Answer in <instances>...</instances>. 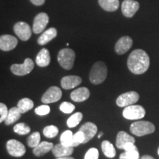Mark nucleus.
<instances>
[{"instance_id":"obj_1","label":"nucleus","mask_w":159,"mask_h":159,"mask_svg":"<svg viewBox=\"0 0 159 159\" xmlns=\"http://www.w3.org/2000/svg\"><path fill=\"white\" fill-rule=\"evenodd\" d=\"M150 57L143 49H135L130 53L128 59V67L135 75L144 74L150 66Z\"/></svg>"},{"instance_id":"obj_2","label":"nucleus","mask_w":159,"mask_h":159,"mask_svg":"<svg viewBox=\"0 0 159 159\" xmlns=\"http://www.w3.org/2000/svg\"><path fill=\"white\" fill-rule=\"evenodd\" d=\"M108 75V69L105 63L98 61L93 65L89 74V80L93 84L99 85L104 82Z\"/></svg>"},{"instance_id":"obj_3","label":"nucleus","mask_w":159,"mask_h":159,"mask_svg":"<svg viewBox=\"0 0 159 159\" xmlns=\"http://www.w3.org/2000/svg\"><path fill=\"white\" fill-rule=\"evenodd\" d=\"M130 130L131 134L140 137L154 133L156 127L152 123L148 121H138L131 124Z\"/></svg>"},{"instance_id":"obj_4","label":"nucleus","mask_w":159,"mask_h":159,"mask_svg":"<svg viewBox=\"0 0 159 159\" xmlns=\"http://www.w3.org/2000/svg\"><path fill=\"white\" fill-rule=\"evenodd\" d=\"M75 59V52L71 49L65 48L60 50L57 55V61L60 66L66 70H70L74 66Z\"/></svg>"},{"instance_id":"obj_5","label":"nucleus","mask_w":159,"mask_h":159,"mask_svg":"<svg viewBox=\"0 0 159 159\" xmlns=\"http://www.w3.org/2000/svg\"><path fill=\"white\" fill-rule=\"evenodd\" d=\"M146 114L145 109L142 105H132L125 107L123 110L122 115L124 118L128 120H136L144 117Z\"/></svg>"},{"instance_id":"obj_6","label":"nucleus","mask_w":159,"mask_h":159,"mask_svg":"<svg viewBox=\"0 0 159 159\" xmlns=\"http://www.w3.org/2000/svg\"><path fill=\"white\" fill-rule=\"evenodd\" d=\"M34 69V63L30 58H26L22 64H13L11 66V70L13 75L17 76H24L28 75Z\"/></svg>"},{"instance_id":"obj_7","label":"nucleus","mask_w":159,"mask_h":159,"mask_svg":"<svg viewBox=\"0 0 159 159\" xmlns=\"http://www.w3.org/2000/svg\"><path fill=\"white\" fill-rule=\"evenodd\" d=\"M139 99V94L136 91H128L119 95L117 97L116 103L119 107L125 108L129 105H134Z\"/></svg>"},{"instance_id":"obj_8","label":"nucleus","mask_w":159,"mask_h":159,"mask_svg":"<svg viewBox=\"0 0 159 159\" xmlns=\"http://www.w3.org/2000/svg\"><path fill=\"white\" fill-rule=\"evenodd\" d=\"M6 148L9 155L13 157H21L26 152L25 145L16 139H11L7 141Z\"/></svg>"},{"instance_id":"obj_9","label":"nucleus","mask_w":159,"mask_h":159,"mask_svg":"<svg viewBox=\"0 0 159 159\" xmlns=\"http://www.w3.org/2000/svg\"><path fill=\"white\" fill-rule=\"evenodd\" d=\"M62 97V91L57 86H52L47 89V91L41 97V102L44 104L53 103L60 100Z\"/></svg>"},{"instance_id":"obj_10","label":"nucleus","mask_w":159,"mask_h":159,"mask_svg":"<svg viewBox=\"0 0 159 159\" xmlns=\"http://www.w3.org/2000/svg\"><path fill=\"white\" fill-rule=\"evenodd\" d=\"M13 30L16 35L19 38L21 41H26L30 39L32 35L31 27L28 24L24 22V21H19L15 24L13 27Z\"/></svg>"},{"instance_id":"obj_11","label":"nucleus","mask_w":159,"mask_h":159,"mask_svg":"<svg viewBox=\"0 0 159 159\" xmlns=\"http://www.w3.org/2000/svg\"><path fill=\"white\" fill-rule=\"evenodd\" d=\"M49 23V16L47 13H40L35 17L33 21V31L35 34L42 33Z\"/></svg>"},{"instance_id":"obj_12","label":"nucleus","mask_w":159,"mask_h":159,"mask_svg":"<svg viewBox=\"0 0 159 159\" xmlns=\"http://www.w3.org/2000/svg\"><path fill=\"white\" fill-rule=\"evenodd\" d=\"M139 9V3L135 0H125L122 4V12L127 18H131Z\"/></svg>"},{"instance_id":"obj_13","label":"nucleus","mask_w":159,"mask_h":159,"mask_svg":"<svg viewBox=\"0 0 159 159\" xmlns=\"http://www.w3.org/2000/svg\"><path fill=\"white\" fill-rule=\"evenodd\" d=\"M133 45V40L129 36L120 38L115 44V52L118 55H123L126 53L131 48Z\"/></svg>"},{"instance_id":"obj_14","label":"nucleus","mask_w":159,"mask_h":159,"mask_svg":"<svg viewBox=\"0 0 159 159\" xmlns=\"http://www.w3.org/2000/svg\"><path fill=\"white\" fill-rule=\"evenodd\" d=\"M18 44V40L11 35H3L0 37V49L2 51H11Z\"/></svg>"},{"instance_id":"obj_15","label":"nucleus","mask_w":159,"mask_h":159,"mask_svg":"<svg viewBox=\"0 0 159 159\" xmlns=\"http://www.w3.org/2000/svg\"><path fill=\"white\" fill-rule=\"evenodd\" d=\"M82 82V79L80 77L76 75H69V76L63 77L61 80V86L63 89L69 90V89H74L77 85L80 84Z\"/></svg>"},{"instance_id":"obj_16","label":"nucleus","mask_w":159,"mask_h":159,"mask_svg":"<svg viewBox=\"0 0 159 159\" xmlns=\"http://www.w3.org/2000/svg\"><path fill=\"white\" fill-rule=\"evenodd\" d=\"M90 97V91L88 88L80 87V88L75 89L71 93L70 97L74 102H81L88 99Z\"/></svg>"},{"instance_id":"obj_17","label":"nucleus","mask_w":159,"mask_h":159,"mask_svg":"<svg viewBox=\"0 0 159 159\" xmlns=\"http://www.w3.org/2000/svg\"><path fill=\"white\" fill-rule=\"evenodd\" d=\"M79 130L83 131L85 134V142L84 144L87 143L91 139L94 138L95 135L97 133V125L92 122H85L80 127Z\"/></svg>"},{"instance_id":"obj_18","label":"nucleus","mask_w":159,"mask_h":159,"mask_svg":"<svg viewBox=\"0 0 159 159\" xmlns=\"http://www.w3.org/2000/svg\"><path fill=\"white\" fill-rule=\"evenodd\" d=\"M52 154L56 158H61V157L70 156L74 152V148L69 146H65L63 144H57L53 147L52 150Z\"/></svg>"},{"instance_id":"obj_19","label":"nucleus","mask_w":159,"mask_h":159,"mask_svg":"<svg viewBox=\"0 0 159 159\" xmlns=\"http://www.w3.org/2000/svg\"><path fill=\"white\" fill-rule=\"evenodd\" d=\"M51 61L50 54L47 49L43 48L38 53L36 59H35V63L40 67H46L47 66Z\"/></svg>"},{"instance_id":"obj_20","label":"nucleus","mask_w":159,"mask_h":159,"mask_svg":"<svg viewBox=\"0 0 159 159\" xmlns=\"http://www.w3.org/2000/svg\"><path fill=\"white\" fill-rule=\"evenodd\" d=\"M57 30L54 28V27H51V28L43 32L42 34H41V36L38 39V43L41 46L47 44V43H49L52 40L54 39L57 36Z\"/></svg>"},{"instance_id":"obj_21","label":"nucleus","mask_w":159,"mask_h":159,"mask_svg":"<svg viewBox=\"0 0 159 159\" xmlns=\"http://www.w3.org/2000/svg\"><path fill=\"white\" fill-rule=\"evenodd\" d=\"M135 142H136L135 139L130 135L127 134L125 131H119L116 136V146L118 149H122L123 150V147L125 144L128 142L135 143Z\"/></svg>"},{"instance_id":"obj_22","label":"nucleus","mask_w":159,"mask_h":159,"mask_svg":"<svg viewBox=\"0 0 159 159\" xmlns=\"http://www.w3.org/2000/svg\"><path fill=\"white\" fill-rule=\"evenodd\" d=\"M53 145L52 143L48 142H40L39 145H37L35 148H34L33 150V154L37 157H41L43 156V155L47 154L49 151L52 150Z\"/></svg>"},{"instance_id":"obj_23","label":"nucleus","mask_w":159,"mask_h":159,"mask_svg":"<svg viewBox=\"0 0 159 159\" xmlns=\"http://www.w3.org/2000/svg\"><path fill=\"white\" fill-rule=\"evenodd\" d=\"M98 2L103 10L108 12L116 11L119 7V0H98Z\"/></svg>"},{"instance_id":"obj_24","label":"nucleus","mask_w":159,"mask_h":159,"mask_svg":"<svg viewBox=\"0 0 159 159\" xmlns=\"http://www.w3.org/2000/svg\"><path fill=\"white\" fill-rule=\"evenodd\" d=\"M21 116V113L19 110L18 107H13L9 110L8 115L4 122L6 125H11L19 120Z\"/></svg>"},{"instance_id":"obj_25","label":"nucleus","mask_w":159,"mask_h":159,"mask_svg":"<svg viewBox=\"0 0 159 159\" xmlns=\"http://www.w3.org/2000/svg\"><path fill=\"white\" fill-rule=\"evenodd\" d=\"M101 148H102V152L108 158H113L116 156V150H115L114 145L111 144L109 141H103L102 144H101Z\"/></svg>"},{"instance_id":"obj_26","label":"nucleus","mask_w":159,"mask_h":159,"mask_svg":"<svg viewBox=\"0 0 159 159\" xmlns=\"http://www.w3.org/2000/svg\"><path fill=\"white\" fill-rule=\"evenodd\" d=\"M34 106V103H33V100L29 98H23L20 99L17 104V107L19 110L21 111V114H25V113L27 112Z\"/></svg>"},{"instance_id":"obj_27","label":"nucleus","mask_w":159,"mask_h":159,"mask_svg":"<svg viewBox=\"0 0 159 159\" xmlns=\"http://www.w3.org/2000/svg\"><path fill=\"white\" fill-rule=\"evenodd\" d=\"M83 114L80 112H77L73 115H71L66 122L67 126L70 128L76 127L77 125L81 122V120H82L83 119Z\"/></svg>"},{"instance_id":"obj_28","label":"nucleus","mask_w":159,"mask_h":159,"mask_svg":"<svg viewBox=\"0 0 159 159\" xmlns=\"http://www.w3.org/2000/svg\"><path fill=\"white\" fill-rule=\"evenodd\" d=\"M73 133L71 130H66L61 134L60 141H61V144H63L65 146L71 147L73 142Z\"/></svg>"},{"instance_id":"obj_29","label":"nucleus","mask_w":159,"mask_h":159,"mask_svg":"<svg viewBox=\"0 0 159 159\" xmlns=\"http://www.w3.org/2000/svg\"><path fill=\"white\" fill-rule=\"evenodd\" d=\"M41 142V135H40L39 132H34L30 136H29L27 138V145L30 148H35L37 145L40 144Z\"/></svg>"},{"instance_id":"obj_30","label":"nucleus","mask_w":159,"mask_h":159,"mask_svg":"<svg viewBox=\"0 0 159 159\" xmlns=\"http://www.w3.org/2000/svg\"><path fill=\"white\" fill-rule=\"evenodd\" d=\"M13 130H14L16 134L23 136V135L28 134L30 132L31 129L25 123H19V124H16L13 127Z\"/></svg>"},{"instance_id":"obj_31","label":"nucleus","mask_w":159,"mask_h":159,"mask_svg":"<svg viewBox=\"0 0 159 159\" xmlns=\"http://www.w3.org/2000/svg\"><path fill=\"white\" fill-rule=\"evenodd\" d=\"M58 128L55 125H48L43 130V134L47 138H54L58 134Z\"/></svg>"},{"instance_id":"obj_32","label":"nucleus","mask_w":159,"mask_h":159,"mask_svg":"<svg viewBox=\"0 0 159 159\" xmlns=\"http://www.w3.org/2000/svg\"><path fill=\"white\" fill-rule=\"evenodd\" d=\"M85 139L84 133L81 130L77 131L76 134H75L74 136H73V142L71 147L75 148V147H77L80 144H84Z\"/></svg>"},{"instance_id":"obj_33","label":"nucleus","mask_w":159,"mask_h":159,"mask_svg":"<svg viewBox=\"0 0 159 159\" xmlns=\"http://www.w3.org/2000/svg\"><path fill=\"white\" fill-rule=\"evenodd\" d=\"M119 159H139V152L138 150L132 151H125L121 153Z\"/></svg>"},{"instance_id":"obj_34","label":"nucleus","mask_w":159,"mask_h":159,"mask_svg":"<svg viewBox=\"0 0 159 159\" xmlns=\"http://www.w3.org/2000/svg\"><path fill=\"white\" fill-rule=\"evenodd\" d=\"M75 106L68 102H63L60 105V110L64 114H71L75 111Z\"/></svg>"},{"instance_id":"obj_35","label":"nucleus","mask_w":159,"mask_h":159,"mask_svg":"<svg viewBox=\"0 0 159 159\" xmlns=\"http://www.w3.org/2000/svg\"><path fill=\"white\" fill-rule=\"evenodd\" d=\"M50 112V108L47 105H42L35 109V113L39 116H45Z\"/></svg>"},{"instance_id":"obj_36","label":"nucleus","mask_w":159,"mask_h":159,"mask_svg":"<svg viewBox=\"0 0 159 159\" xmlns=\"http://www.w3.org/2000/svg\"><path fill=\"white\" fill-rule=\"evenodd\" d=\"M84 159H99V151L97 148H90L85 154Z\"/></svg>"},{"instance_id":"obj_37","label":"nucleus","mask_w":159,"mask_h":159,"mask_svg":"<svg viewBox=\"0 0 159 159\" xmlns=\"http://www.w3.org/2000/svg\"><path fill=\"white\" fill-rule=\"evenodd\" d=\"M8 112L9 111L7 110L6 105L2 102L0 103V122H5L7 115H8Z\"/></svg>"},{"instance_id":"obj_38","label":"nucleus","mask_w":159,"mask_h":159,"mask_svg":"<svg viewBox=\"0 0 159 159\" xmlns=\"http://www.w3.org/2000/svg\"><path fill=\"white\" fill-rule=\"evenodd\" d=\"M123 150L125 151H132V150H137L136 146L134 144V143L133 142H128L127 144H125L123 147Z\"/></svg>"},{"instance_id":"obj_39","label":"nucleus","mask_w":159,"mask_h":159,"mask_svg":"<svg viewBox=\"0 0 159 159\" xmlns=\"http://www.w3.org/2000/svg\"><path fill=\"white\" fill-rule=\"evenodd\" d=\"M34 5L41 6L45 2V0H30Z\"/></svg>"},{"instance_id":"obj_40","label":"nucleus","mask_w":159,"mask_h":159,"mask_svg":"<svg viewBox=\"0 0 159 159\" xmlns=\"http://www.w3.org/2000/svg\"><path fill=\"white\" fill-rule=\"evenodd\" d=\"M141 159H155L153 157L150 156H148V155H146V156H142Z\"/></svg>"},{"instance_id":"obj_41","label":"nucleus","mask_w":159,"mask_h":159,"mask_svg":"<svg viewBox=\"0 0 159 159\" xmlns=\"http://www.w3.org/2000/svg\"><path fill=\"white\" fill-rule=\"evenodd\" d=\"M56 159H75V158L70 156H65V157H61V158H56Z\"/></svg>"},{"instance_id":"obj_42","label":"nucleus","mask_w":159,"mask_h":159,"mask_svg":"<svg viewBox=\"0 0 159 159\" xmlns=\"http://www.w3.org/2000/svg\"><path fill=\"white\" fill-rule=\"evenodd\" d=\"M102 136H103V133H99V136H98V138L100 139L101 137H102Z\"/></svg>"},{"instance_id":"obj_43","label":"nucleus","mask_w":159,"mask_h":159,"mask_svg":"<svg viewBox=\"0 0 159 159\" xmlns=\"http://www.w3.org/2000/svg\"><path fill=\"white\" fill-rule=\"evenodd\" d=\"M158 156H159V148L158 149Z\"/></svg>"}]
</instances>
